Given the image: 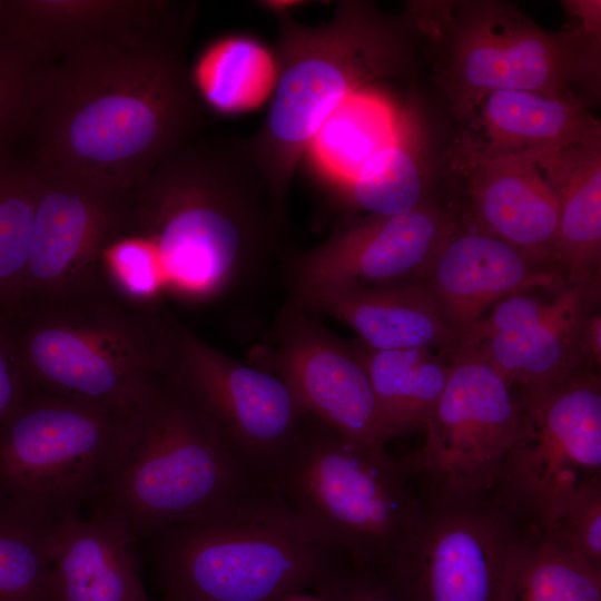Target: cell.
Segmentation results:
<instances>
[{
  "instance_id": "6da1fadb",
  "label": "cell",
  "mask_w": 601,
  "mask_h": 601,
  "mask_svg": "<svg viewBox=\"0 0 601 601\" xmlns=\"http://www.w3.org/2000/svg\"><path fill=\"white\" fill-rule=\"evenodd\" d=\"M195 16L50 61L26 134L30 161L127 194L196 139L207 110L185 60Z\"/></svg>"
},
{
  "instance_id": "7a4b0ae2",
  "label": "cell",
  "mask_w": 601,
  "mask_h": 601,
  "mask_svg": "<svg viewBox=\"0 0 601 601\" xmlns=\"http://www.w3.org/2000/svg\"><path fill=\"white\" fill-rule=\"evenodd\" d=\"M283 228L243 139L198 136L128 193L122 231L149 248L165 299L200 304L247 282Z\"/></svg>"
},
{
  "instance_id": "3957f363",
  "label": "cell",
  "mask_w": 601,
  "mask_h": 601,
  "mask_svg": "<svg viewBox=\"0 0 601 601\" xmlns=\"http://www.w3.org/2000/svg\"><path fill=\"white\" fill-rule=\"evenodd\" d=\"M272 11L277 80L262 126L243 141L285 227L293 178L323 124L355 92L405 76L415 37L405 16H391L370 1H339L318 24L299 22L287 9Z\"/></svg>"
},
{
  "instance_id": "277c9868",
  "label": "cell",
  "mask_w": 601,
  "mask_h": 601,
  "mask_svg": "<svg viewBox=\"0 0 601 601\" xmlns=\"http://www.w3.org/2000/svg\"><path fill=\"white\" fill-rule=\"evenodd\" d=\"M30 392L127 410L170 370L173 316L100 277L1 314Z\"/></svg>"
},
{
  "instance_id": "5b68a950",
  "label": "cell",
  "mask_w": 601,
  "mask_h": 601,
  "mask_svg": "<svg viewBox=\"0 0 601 601\" xmlns=\"http://www.w3.org/2000/svg\"><path fill=\"white\" fill-rule=\"evenodd\" d=\"M263 486L225 449L169 370L127 411L90 505L138 542Z\"/></svg>"
},
{
  "instance_id": "8992f818",
  "label": "cell",
  "mask_w": 601,
  "mask_h": 601,
  "mask_svg": "<svg viewBox=\"0 0 601 601\" xmlns=\"http://www.w3.org/2000/svg\"><path fill=\"white\" fill-rule=\"evenodd\" d=\"M151 540L165 601H278L313 589L341 556L267 486Z\"/></svg>"
},
{
  "instance_id": "52a82bcc",
  "label": "cell",
  "mask_w": 601,
  "mask_h": 601,
  "mask_svg": "<svg viewBox=\"0 0 601 601\" xmlns=\"http://www.w3.org/2000/svg\"><path fill=\"white\" fill-rule=\"evenodd\" d=\"M572 13L581 23L560 31L496 0L415 1L405 18L426 42L436 85L455 111L495 90L582 98L577 87L598 76L600 11Z\"/></svg>"
},
{
  "instance_id": "ba28073f",
  "label": "cell",
  "mask_w": 601,
  "mask_h": 601,
  "mask_svg": "<svg viewBox=\"0 0 601 601\" xmlns=\"http://www.w3.org/2000/svg\"><path fill=\"white\" fill-rule=\"evenodd\" d=\"M385 449L308 415L270 487L323 540L354 564L381 572L420 516L423 499Z\"/></svg>"
},
{
  "instance_id": "9c48e42d",
  "label": "cell",
  "mask_w": 601,
  "mask_h": 601,
  "mask_svg": "<svg viewBox=\"0 0 601 601\" xmlns=\"http://www.w3.org/2000/svg\"><path fill=\"white\" fill-rule=\"evenodd\" d=\"M128 410L29 393L0 422V510L56 526L80 515Z\"/></svg>"
},
{
  "instance_id": "30bf717a",
  "label": "cell",
  "mask_w": 601,
  "mask_h": 601,
  "mask_svg": "<svg viewBox=\"0 0 601 601\" xmlns=\"http://www.w3.org/2000/svg\"><path fill=\"white\" fill-rule=\"evenodd\" d=\"M422 499L413 531L376 573L401 601H496L511 558L540 526L497 489Z\"/></svg>"
},
{
  "instance_id": "8fae6325",
  "label": "cell",
  "mask_w": 601,
  "mask_h": 601,
  "mask_svg": "<svg viewBox=\"0 0 601 601\" xmlns=\"http://www.w3.org/2000/svg\"><path fill=\"white\" fill-rule=\"evenodd\" d=\"M447 382L423 446L397 461L427 496L471 499L497 489L516 437L521 405L502 375L475 349L451 355Z\"/></svg>"
},
{
  "instance_id": "7c38bea8",
  "label": "cell",
  "mask_w": 601,
  "mask_h": 601,
  "mask_svg": "<svg viewBox=\"0 0 601 601\" xmlns=\"http://www.w3.org/2000/svg\"><path fill=\"white\" fill-rule=\"evenodd\" d=\"M170 372L238 464L270 487L307 412L289 385L264 367L216 349L174 317Z\"/></svg>"
},
{
  "instance_id": "4fadbf2b",
  "label": "cell",
  "mask_w": 601,
  "mask_h": 601,
  "mask_svg": "<svg viewBox=\"0 0 601 601\" xmlns=\"http://www.w3.org/2000/svg\"><path fill=\"white\" fill-rule=\"evenodd\" d=\"M516 437L499 491L545 530L582 490L601 483V384L578 371L522 390Z\"/></svg>"
},
{
  "instance_id": "5bb4252c",
  "label": "cell",
  "mask_w": 601,
  "mask_h": 601,
  "mask_svg": "<svg viewBox=\"0 0 601 601\" xmlns=\"http://www.w3.org/2000/svg\"><path fill=\"white\" fill-rule=\"evenodd\" d=\"M459 225L455 210L426 204L395 216L366 215L337 227L323 243L290 255L292 299L348 288L422 282Z\"/></svg>"
},
{
  "instance_id": "9a60e30c",
  "label": "cell",
  "mask_w": 601,
  "mask_h": 601,
  "mask_svg": "<svg viewBox=\"0 0 601 601\" xmlns=\"http://www.w3.org/2000/svg\"><path fill=\"white\" fill-rule=\"evenodd\" d=\"M267 367L293 390L308 415L361 444L385 449L394 436L354 347L336 337L317 313L289 299L274 329Z\"/></svg>"
},
{
  "instance_id": "2e32d148",
  "label": "cell",
  "mask_w": 601,
  "mask_h": 601,
  "mask_svg": "<svg viewBox=\"0 0 601 601\" xmlns=\"http://www.w3.org/2000/svg\"><path fill=\"white\" fill-rule=\"evenodd\" d=\"M33 166L38 191L30 252L12 307L99 279L101 253L127 216L128 193Z\"/></svg>"
},
{
  "instance_id": "e0dca14e",
  "label": "cell",
  "mask_w": 601,
  "mask_h": 601,
  "mask_svg": "<svg viewBox=\"0 0 601 601\" xmlns=\"http://www.w3.org/2000/svg\"><path fill=\"white\" fill-rule=\"evenodd\" d=\"M449 173L465 198L459 219L513 246L558 273L559 205L533 161L454 140Z\"/></svg>"
},
{
  "instance_id": "ac0fdd59",
  "label": "cell",
  "mask_w": 601,
  "mask_h": 601,
  "mask_svg": "<svg viewBox=\"0 0 601 601\" xmlns=\"http://www.w3.org/2000/svg\"><path fill=\"white\" fill-rule=\"evenodd\" d=\"M194 2L164 0H0V31L47 61L85 46L154 35Z\"/></svg>"
},
{
  "instance_id": "d6986e66",
  "label": "cell",
  "mask_w": 601,
  "mask_h": 601,
  "mask_svg": "<svg viewBox=\"0 0 601 601\" xmlns=\"http://www.w3.org/2000/svg\"><path fill=\"white\" fill-rule=\"evenodd\" d=\"M556 273L502 239L459 219L422 283L459 335L503 298L550 286ZM457 343V342H456Z\"/></svg>"
},
{
  "instance_id": "ffe728a7",
  "label": "cell",
  "mask_w": 601,
  "mask_h": 601,
  "mask_svg": "<svg viewBox=\"0 0 601 601\" xmlns=\"http://www.w3.org/2000/svg\"><path fill=\"white\" fill-rule=\"evenodd\" d=\"M454 114L463 125L455 141L486 152L534 158L570 146H601L600 122L577 96L495 90Z\"/></svg>"
},
{
  "instance_id": "44dd1931",
  "label": "cell",
  "mask_w": 601,
  "mask_h": 601,
  "mask_svg": "<svg viewBox=\"0 0 601 601\" xmlns=\"http://www.w3.org/2000/svg\"><path fill=\"white\" fill-rule=\"evenodd\" d=\"M298 303L346 324L358 342L376 351L423 347L452 353L457 342V333L422 282L327 292Z\"/></svg>"
},
{
  "instance_id": "7402d4cb",
  "label": "cell",
  "mask_w": 601,
  "mask_h": 601,
  "mask_svg": "<svg viewBox=\"0 0 601 601\" xmlns=\"http://www.w3.org/2000/svg\"><path fill=\"white\" fill-rule=\"evenodd\" d=\"M135 543L118 520L102 512L61 523L52 563L56 601H151Z\"/></svg>"
},
{
  "instance_id": "603a6c76",
  "label": "cell",
  "mask_w": 601,
  "mask_h": 601,
  "mask_svg": "<svg viewBox=\"0 0 601 601\" xmlns=\"http://www.w3.org/2000/svg\"><path fill=\"white\" fill-rule=\"evenodd\" d=\"M559 205L558 272L588 288L601 259V146L577 145L529 158Z\"/></svg>"
},
{
  "instance_id": "cb8c5ba5",
  "label": "cell",
  "mask_w": 601,
  "mask_h": 601,
  "mask_svg": "<svg viewBox=\"0 0 601 601\" xmlns=\"http://www.w3.org/2000/svg\"><path fill=\"white\" fill-rule=\"evenodd\" d=\"M587 290L566 287L556 309L545 319L494 336L471 349L479 352L510 386L534 390L563 382L585 361Z\"/></svg>"
},
{
  "instance_id": "d4e9b609",
  "label": "cell",
  "mask_w": 601,
  "mask_h": 601,
  "mask_svg": "<svg viewBox=\"0 0 601 601\" xmlns=\"http://www.w3.org/2000/svg\"><path fill=\"white\" fill-rule=\"evenodd\" d=\"M400 112L370 86L344 100L323 124L307 154L339 195L363 166L392 141Z\"/></svg>"
},
{
  "instance_id": "484cf974",
  "label": "cell",
  "mask_w": 601,
  "mask_h": 601,
  "mask_svg": "<svg viewBox=\"0 0 601 601\" xmlns=\"http://www.w3.org/2000/svg\"><path fill=\"white\" fill-rule=\"evenodd\" d=\"M424 137L412 104L400 112L392 141L359 170L342 197L366 215L395 216L426 204Z\"/></svg>"
},
{
  "instance_id": "4316f807",
  "label": "cell",
  "mask_w": 601,
  "mask_h": 601,
  "mask_svg": "<svg viewBox=\"0 0 601 601\" xmlns=\"http://www.w3.org/2000/svg\"><path fill=\"white\" fill-rule=\"evenodd\" d=\"M381 413L395 435L425 428L450 374L430 348L376 351L353 342Z\"/></svg>"
},
{
  "instance_id": "83f0119b",
  "label": "cell",
  "mask_w": 601,
  "mask_h": 601,
  "mask_svg": "<svg viewBox=\"0 0 601 601\" xmlns=\"http://www.w3.org/2000/svg\"><path fill=\"white\" fill-rule=\"evenodd\" d=\"M496 601H601V569L535 528L511 558Z\"/></svg>"
},
{
  "instance_id": "f1b7e54d",
  "label": "cell",
  "mask_w": 601,
  "mask_h": 601,
  "mask_svg": "<svg viewBox=\"0 0 601 601\" xmlns=\"http://www.w3.org/2000/svg\"><path fill=\"white\" fill-rule=\"evenodd\" d=\"M191 79L203 101L213 109L240 114L269 101L277 68L273 52L258 40L231 36L204 50Z\"/></svg>"
},
{
  "instance_id": "f546056e",
  "label": "cell",
  "mask_w": 601,
  "mask_h": 601,
  "mask_svg": "<svg viewBox=\"0 0 601 601\" xmlns=\"http://www.w3.org/2000/svg\"><path fill=\"white\" fill-rule=\"evenodd\" d=\"M57 531L56 525L0 510V601H56Z\"/></svg>"
},
{
  "instance_id": "4dcf8cb0",
  "label": "cell",
  "mask_w": 601,
  "mask_h": 601,
  "mask_svg": "<svg viewBox=\"0 0 601 601\" xmlns=\"http://www.w3.org/2000/svg\"><path fill=\"white\" fill-rule=\"evenodd\" d=\"M37 191L30 160L0 158V315L14 304L27 269Z\"/></svg>"
},
{
  "instance_id": "1f68e13d",
  "label": "cell",
  "mask_w": 601,
  "mask_h": 601,
  "mask_svg": "<svg viewBox=\"0 0 601 601\" xmlns=\"http://www.w3.org/2000/svg\"><path fill=\"white\" fill-rule=\"evenodd\" d=\"M49 62L0 31V158L10 156L13 141L26 136Z\"/></svg>"
},
{
  "instance_id": "d6a6232c",
  "label": "cell",
  "mask_w": 601,
  "mask_h": 601,
  "mask_svg": "<svg viewBox=\"0 0 601 601\" xmlns=\"http://www.w3.org/2000/svg\"><path fill=\"white\" fill-rule=\"evenodd\" d=\"M542 531L601 569V483L579 492Z\"/></svg>"
},
{
  "instance_id": "836d02e7",
  "label": "cell",
  "mask_w": 601,
  "mask_h": 601,
  "mask_svg": "<svg viewBox=\"0 0 601 601\" xmlns=\"http://www.w3.org/2000/svg\"><path fill=\"white\" fill-rule=\"evenodd\" d=\"M558 305L559 297L545 304L521 293L508 296L493 306L487 317L480 318L459 335L451 355L474 348L494 336L538 324Z\"/></svg>"
},
{
  "instance_id": "e575fe53",
  "label": "cell",
  "mask_w": 601,
  "mask_h": 601,
  "mask_svg": "<svg viewBox=\"0 0 601 601\" xmlns=\"http://www.w3.org/2000/svg\"><path fill=\"white\" fill-rule=\"evenodd\" d=\"M325 601H401L373 570L338 561L313 589Z\"/></svg>"
},
{
  "instance_id": "d590c367",
  "label": "cell",
  "mask_w": 601,
  "mask_h": 601,
  "mask_svg": "<svg viewBox=\"0 0 601 601\" xmlns=\"http://www.w3.org/2000/svg\"><path fill=\"white\" fill-rule=\"evenodd\" d=\"M31 393L9 329L0 315V422Z\"/></svg>"
},
{
  "instance_id": "8d00e7d4",
  "label": "cell",
  "mask_w": 601,
  "mask_h": 601,
  "mask_svg": "<svg viewBox=\"0 0 601 601\" xmlns=\"http://www.w3.org/2000/svg\"><path fill=\"white\" fill-rule=\"evenodd\" d=\"M585 361L598 366L601 363V317L600 314L588 316L583 334Z\"/></svg>"
},
{
  "instance_id": "74e56055",
  "label": "cell",
  "mask_w": 601,
  "mask_h": 601,
  "mask_svg": "<svg viewBox=\"0 0 601 601\" xmlns=\"http://www.w3.org/2000/svg\"><path fill=\"white\" fill-rule=\"evenodd\" d=\"M278 601H325V600L315 593L309 594V593H306V591H304V592L289 594Z\"/></svg>"
},
{
  "instance_id": "f35d334b",
  "label": "cell",
  "mask_w": 601,
  "mask_h": 601,
  "mask_svg": "<svg viewBox=\"0 0 601 601\" xmlns=\"http://www.w3.org/2000/svg\"><path fill=\"white\" fill-rule=\"evenodd\" d=\"M151 601H152V600H151ZM158 601H165V600L161 599V600H158Z\"/></svg>"
}]
</instances>
